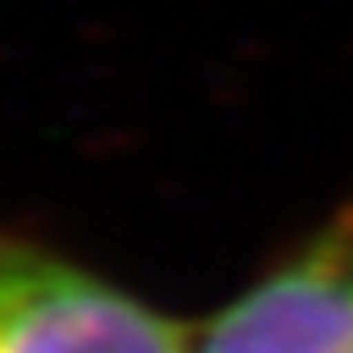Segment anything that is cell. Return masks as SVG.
Segmentation results:
<instances>
[{"label": "cell", "instance_id": "cell-1", "mask_svg": "<svg viewBox=\"0 0 353 353\" xmlns=\"http://www.w3.org/2000/svg\"><path fill=\"white\" fill-rule=\"evenodd\" d=\"M168 317L104 276L0 231V353H190Z\"/></svg>", "mask_w": 353, "mask_h": 353}, {"label": "cell", "instance_id": "cell-2", "mask_svg": "<svg viewBox=\"0 0 353 353\" xmlns=\"http://www.w3.org/2000/svg\"><path fill=\"white\" fill-rule=\"evenodd\" d=\"M190 353H353V208L227 303Z\"/></svg>", "mask_w": 353, "mask_h": 353}]
</instances>
